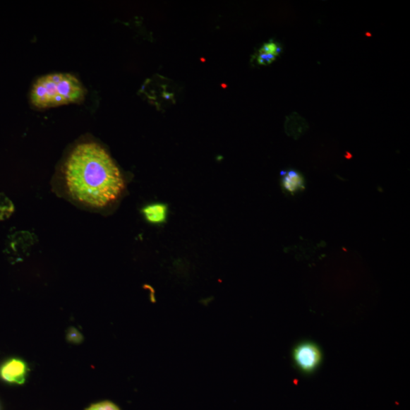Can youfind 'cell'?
<instances>
[{"label": "cell", "mask_w": 410, "mask_h": 410, "mask_svg": "<svg viewBox=\"0 0 410 410\" xmlns=\"http://www.w3.org/2000/svg\"><path fill=\"white\" fill-rule=\"evenodd\" d=\"M143 213L148 222L162 224L166 222L168 207L164 204L150 205L143 209Z\"/></svg>", "instance_id": "8992f818"}, {"label": "cell", "mask_w": 410, "mask_h": 410, "mask_svg": "<svg viewBox=\"0 0 410 410\" xmlns=\"http://www.w3.org/2000/svg\"><path fill=\"white\" fill-rule=\"evenodd\" d=\"M276 58L277 56L273 54L258 52L257 60L260 65H268L273 63Z\"/></svg>", "instance_id": "8fae6325"}, {"label": "cell", "mask_w": 410, "mask_h": 410, "mask_svg": "<svg viewBox=\"0 0 410 410\" xmlns=\"http://www.w3.org/2000/svg\"><path fill=\"white\" fill-rule=\"evenodd\" d=\"M34 244V236L32 234L27 232H19L15 234L9 247L13 248L14 251L18 252L22 250V252L26 253L29 248H31Z\"/></svg>", "instance_id": "52a82bcc"}, {"label": "cell", "mask_w": 410, "mask_h": 410, "mask_svg": "<svg viewBox=\"0 0 410 410\" xmlns=\"http://www.w3.org/2000/svg\"><path fill=\"white\" fill-rule=\"evenodd\" d=\"M283 51L282 47L274 42H270L265 44L261 49H260L259 52H263L265 54H273L278 56L282 54Z\"/></svg>", "instance_id": "9c48e42d"}, {"label": "cell", "mask_w": 410, "mask_h": 410, "mask_svg": "<svg viewBox=\"0 0 410 410\" xmlns=\"http://www.w3.org/2000/svg\"><path fill=\"white\" fill-rule=\"evenodd\" d=\"M282 186L284 191L291 195L301 193L306 188L305 178L302 174H300L296 169H288L282 171Z\"/></svg>", "instance_id": "5b68a950"}, {"label": "cell", "mask_w": 410, "mask_h": 410, "mask_svg": "<svg viewBox=\"0 0 410 410\" xmlns=\"http://www.w3.org/2000/svg\"><path fill=\"white\" fill-rule=\"evenodd\" d=\"M85 95L82 83L74 76L54 73L37 80L30 99L35 107L45 109L81 102Z\"/></svg>", "instance_id": "7a4b0ae2"}, {"label": "cell", "mask_w": 410, "mask_h": 410, "mask_svg": "<svg viewBox=\"0 0 410 410\" xmlns=\"http://www.w3.org/2000/svg\"><path fill=\"white\" fill-rule=\"evenodd\" d=\"M292 356L297 369L304 375L314 373L323 358L321 348L312 342L299 343L293 349Z\"/></svg>", "instance_id": "3957f363"}, {"label": "cell", "mask_w": 410, "mask_h": 410, "mask_svg": "<svg viewBox=\"0 0 410 410\" xmlns=\"http://www.w3.org/2000/svg\"><path fill=\"white\" fill-rule=\"evenodd\" d=\"M86 410H121L116 404L109 402H100L88 407Z\"/></svg>", "instance_id": "30bf717a"}, {"label": "cell", "mask_w": 410, "mask_h": 410, "mask_svg": "<svg viewBox=\"0 0 410 410\" xmlns=\"http://www.w3.org/2000/svg\"><path fill=\"white\" fill-rule=\"evenodd\" d=\"M28 372L27 363L21 358H10L0 366V378L9 384H24Z\"/></svg>", "instance_id": "277c9868"}, {"label": "cell", "mask_w": 410, "mask_h": 410, "mask_svg": "<svg viewBox=\"0 0 410 410\" xmlns=\"http://www.w3.org/2000/svg\"><path fill=\"white\" fill-rule=\"evenodd\" d=\"M65 176L69 194L95 207L114 203L125 188L113 159L96 143L80 144L73 150L66 164Z\"/></svg>", "instance_id": "6da1fadb"}, {"label": "cell", "mask_w": 410, "mask_h": 410, "mask_svg": "<svg viewBox=\"0 0 410 410\" xmlns=\"http://www.w3.org/2000/svg\"><path fill=\"white\" fill-rule=\"evenodd\" d=\"M15 206L6 195L0 193V222L5 221L13 215Z\"/></svg>", "instance_id": "ba28073f"}, {"label": "cell", "mask_w": 410, "mask_h": 410, "mask_svg": "<svg viewBox=\"0 0 410 410\" xmlns=\"http://www.w3.org/2000/svg\"><path fill=\"white\" fill-rule=\"evenodd\" d=\"M68 339L71 342L78 343L82 341V335L76 330L72 329L68 334Z\"/></svg>", "instance_id": "7c38bea8"}]
</instances>
